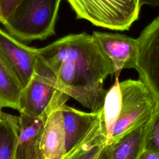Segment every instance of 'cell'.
I'll return each mask as SVG.
<instances>
[{
    "label": "cell",
    "instance_id": "16",
    "mask_svg": "<svg viewBox=\"0 0 159 159\" xmlns=\"http://www.w3.org/2000/svg\"><path fill=\"white\" fill-rule=\"evenodd\" d=\"M22 0H0V23L3 24Z\"/></svg>",
    "mask_w": 159,
    "mask_h": 159
},
{
    "label": "cell",
    "instance_id": "10",
    "mask_svg": "<svg viewBox=\"0 0 159 159\" xmlns=\"http://www.w3.org/2000/svg\"><path fill=\"white\" fill-rule=\"evenodd\" d=\"M101 109L96 112H86L70 107L66 103L61 106L65 133L64 159H68L96 128L99 122Z\"/></svg>",
    "mask_w": 159,
    "mask_h": 159
},
{
    "label": "cell",
    "instance_id": "12",
    "mask_svg": "<svg viewBox=\"0 0 159 159\" xmlns=\"http://www.w3.org/2000/svg\"><path fill=\"white\" fill-rule=\"evenodd\" d=\"M146 124L107 145L99 159H139L145 145Z\"/></svg>",
    "mask_w": 159,
    "mask_h": 159
},
{
    "label": "cell",
    "instance_id": "13",
    "mask_svg": "<svg viewBox=\"0 0 159 159\" xmlns=\"http://www.w3.org/2000/svg\"><path fill=\"white\" fill-rule=\"evenodd\" d=\"M19 134V116L2 112L0 117V159H15Z\"/></svg>",
    "mask_w": 159,
    "mask_h": 159
},
{
    "label": "cell",
    "instance_id": "8",
    "mask_svg": "<svg viewBox=\"0 0 159 159\" xmlns=\"http://www.w3.org/2000/svg\"><path fill=\"white\" fill-rule=\"evenodd\" d=\"M65 93L57 90L39 116L20 113V134L15 159H43L40 150V141L45 121L58 101Z\"/></svg>",
    "mask_w": 159,
    "mask_h": 159
},
{
    "label": "cell",
    "instance_id": "14",
    "mask_svg": "<svg viewBox=\"0 0 159 159\" xmlns=\"http://www.w3.org/2000/svg\"><path fill=\"white\" fill-rule=\"evenodd\" d=\"M22 87L0 57V102L4 107L19 110Z\"/></svg>",
    "mask_w": 159,
    "mask_h": 159
},
{
    "label": "cell",
    "instance_id": "3",
    "mask_svg": "<svg viewBox=\"0 0 159 159\" xmlns=\"http://www.w3.org/2000/svg\"><path fill=\"white\" fill-rule=\"evenodd\" d=\"M61 1L22 0L3 24L6 30L25 42L53 35Z\"/></svg>",
    "mask_w": 159,
    "mask_h": 159
},
{
    "label": "cell",
    "instance_id": "9",
    "mask_svg": "<svg viewBox=\"0 0 159 159\" xmlns=\"http://www.w3.org/2000/svg\"><path fill=\"white\" fill-rule=\"evenodd\" d=\"M93 37L111 61L114 76L118 78L124 69L136 70L137 57V39L125 35L94 31Z\"/></svg>",
    "mask_w": 159,
    "mask_h": 159
},
{
    "label": "cell",
    "instance_id": "7",
    "mask_svg": "<svg viewBox=\"0 0 159 159\" xmlns=\"http://www.w3.org/2000/svg\"><path fill=\"white\" fill-rule=\"evenodd\" d=\"M37 49L26 45L0 27V57L22 88L34 72Z\"/></svg>",
    "mask_w": 159,
    "mask_h": 159
},
{
    "label": "cell",
    "instance_id": "4",
    "mask_svg": "<svg viewBox=\"0 0 159 159\" xmlns=\"http://www.w3.org/2000/svg\"><path fill=\"white\" fill-rule=\"evenodd\" d=\"M77 19L111 30H128L139 17L140 0H67Z\"/></svg>",
    "mask_w": 159,
    "mask_h": 159
},
{
    "label": "cell",
    "instance_id": "15",
    "mask_svg": "<svg viewBox=\"0 0 159 159\" xmlns=\"http://www.w3.org/2000/svg\"><path fill=\"white\" fill-rule=\"evenodd\" d=\"M144 148L151 150L159 155V103L146 124Z\"/></svg>",
    "mask_w": 159,
    "mask_h": 159
},
{
    "label": "cell",
    "instance_id": "2",
    "mask_svg": "<svg viewBox=\"0 0 159 159\" xmlns=\"http://www.w3.org/2000/svg\"><path fill=\"white\" fill-rule=\"evenodd\" d=\"M158 103L140 79L119 81L116 78L101 109V128L106 146L147 123Z\"/></svg>",
    "mask_w": 159,
    "mask_h": 159
},
{
    "label": "cell",
    "instance_id": "11",
    "mask_svg": "<svg viewBox=\"0 0 159 159\" xmlns=\"http://www.w3.org/2000/svg\"><path fill=\"white\" fill-rule=\"evenodd\" d=\"M70 96L65 93L50 112L43 127L40 150L43 159H64L65 133L61 106Z\"/></svg>",
    "mask_w": 159,
    "mask_h": 159
},
{
    "label": "cell",
    "instance_id": "17",
    "mask_svg": "<svg viewBox=\"0 0 159 159\" xmlns=\"http://www.w3.org/2000/svg\"><path fill=\"white\" fill-rule=\"evenodd\" d=\"M139 159H159V155L151 150L144 148Z\"/></svg>",
    "mask_w": 159,
    "mask_h": 159
},
{
    "label": "cell",
    "instance_id": "1",
    "mask_svg": "<svg viewBox=\"0 0 159 159\" xmlns=\"http://www.w3.org/2000/svg\"><path fill=\"white\" fill-rule=\"evenodd\" d=\"M37 55L53 71L61 91L91 112L102 107L107 91L104 81L115 71L92 35L69 34L37 48Z\"/></svg>",
    "mask_w": 159,
    "mask_h": 159
},
{
    "label": "cell",
    "instance_id": "18",
    "mask_svg": "<svg viewBox=\"0 0 159 159\" xmlns=\"http://www.w3.org/2000/svg\"><path fill=\"white\" fill-rule=\"evenodd\" d=\"M141 6L147 5L153 7H159V0H140Z\"/></svg>",
    "mask_w": 159,
    "mask_h": 159
},
{
    "label": "cell",
    "instance_id": "19",
    "mask_svg": "<svg viewBox=\"0 0 159 159\" xmlns=\"http://www.w3.org/2000/svg\"><path fill=\"white\" fill-rule=\"evenodd\" d=\"M2 107H3V106H2V105L1 104V103L0 102V117H1V112H2Z\"/></svg>",
    "mask_w": 159,
    "mask_h": 159
},
{
    "label": "cell",
    "instance_id": "6",
    "mask_svg": "<svg viewBox=\"0 0 159 159\" xmlns=\"http://www.w3.org/2000/svg\"><path fill=\"white\" fill-rule=\"evenodd\" d=\"M137 42L136 70L159 102V16L143 29Z\"/></svg>",
    "mask_w": 159,
    "mask_h": 159
},
{
    "label": "cell",
    "instance_id": "5",
    "mask_svg": "<svg viewBox=\"0 0 159 159\" xmlns=\"http://www.w3.org/2000/svg\"><path fill=\"white\" fill-rule=\"evenodd\" d=\"M60 86L51 69L37 55L34 70L28 83L22 89L19 112L39 116L48 106Z\"/></svg>",
    "mask_w": 159,
    "mask_h": 159
}]
</instances>
